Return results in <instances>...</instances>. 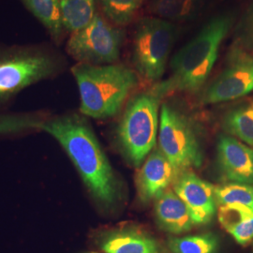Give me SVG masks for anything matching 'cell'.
<instances>
[{
	"label": "cell",
	"instance_id": "9c48e42d",
	"mask_svg": "<svg viewBox=\"0 0 253 253\" xmlns=\"http://www.w3.org/2000/svg\"><path fill=\"white\" fill-rule=\"evenodd\" d=\"M253 91V55L235 49L225 70L202 96L203 104H214L242 98Z\"/></svg>",
	"mask_w": 253,
	"mask_h": 253
},
{
	"label": "cell",
	"instance_id": "e0dca14e",
	"mask_svg": "<svg viewBox=\"0 0 253 253\" xmlns=\"http://www.w3.org/2000/svg\"><path fill=\"white\" fill-rule=\"evenodd\" d=\"M64 29L75 33L87 27L97 15L96 0H59Z\"/></svg>",
	"mask_w": 253,
	"mask_h": 253
},
{
	"label": "cell",
	"instance_id": "8fae6325",
	"mask_svg": "<svg viewBox=\"0 0 253 253\" xmlns=\"http://www.w3.org/2000/svg\"><path fill=\"white\" fill-rule=\"evenodd\" d=\"M217 166L228 182L253 185V149L234 137L219 136Z\"/></svg>",
	"mask_w": 253,
	"mask_h": 253
},
{
	"label": "cell",
	"instance_id": "4fadbf2b",
	"mask_svg": "<svg viewBox=\"0 0 253 253\" xmlns=\"http://www.w3.org/2000/svg\"><path fill=\"white\" fill-rule=\"evenodd\" d=\"M95 244L102 253H161L158 241L133 227H117L98 232Z\"/></svg>",
	"mask_w": 253,
	"mask_h": 253
},
{
	"label": "cell",
	"instance_id": "ba28073f",
	"mask_svg": "<svg viewBox=\"0 0 253 253\" xmlns=\"http://www.w3.org/2000/svg\"><path fill=\"white\" fill-rule=\"evenodd\" d=\"M122 32L96 15L87 27L75 33L67 43V52L78 63L107 65L118 61Z\"/></svg>",
	"mask_w": 253,
	"mask_h": 253
},
{
	"label": "cell",
	"instance_id": "ffe728a7",
	"mask_svg": "<svg viewBox=\"0 0 253 253\" xmlns=\"http://www.w3.org/2000/svg\"><path fill=\"white\" fill-rule=\"evenodd\" d=\"M201 0H155L150 10L166 20H184L196 13Z\"/></svg>",
	"mask_w": 253,
	"mask_h": 253
},
{
	"label": "cell",
	"instance_id": "8992f818",
	"mask_svg": "<svg viewBox=\"0 0 253 253\" xmlns=\"http://www.w3.org/2000/svg\"><path fill=\"white\" fill-rule=\"evenodd\" d=\"M159 148L180 174L199 168L203 154L195 126L179 110L164 103L161 110Z\"/></svg>",
	"mask_w": 253,
	"mask_h": 253
},
{
	"label": "cell",
	"instance_id": "3957f363",
	"mask_svg": "<svg viewBox=\"0 0 253 253\" xmlns=\"http://www.w3.org/2000/svg\"><path fill=\"white\" fill-rule=\"evenodd\" d=\"M80 95V113L86 118H114L123 107L138 78L121 64L77 63L72 68Z\"/></svg>",
	"mask_w": 253,
	"mask_h": 253
},
{
	"label": "cell",
	"instance_id": "cb8c5ba5",
	"mask_svg": "<svg viewBox=\"0 0 253 253\" xmlns=\"http://www.w3.org/2000/svg\"><path fill=\"white\" fill-rule=\"evenodd\" d=\"M96 253V252H88V253Z\"/></svg>",
	"mask_w": 253,
	"mask_h": 253
},
{
	"label": "cell",
	"instance_id": "44dd1931",
	"mask_svg": "<svg viewBox=\"0 0 253 253\" xmlns=\"http://www.w3.org/2000/svg\"><path fill=\"white\" fill-rule=\"evenodd\" d=\"M215 196L219 206L240 205L253 210V185L228 182L215 187Z\"/></svg>",
	"mask_w": 253,
	"mask_h": 253
},
{
	"label": "cell",
	"instance_id": "30bf717a",
	"mask_svg": "<svg viewBox=\"0 0 253 253\" xmlns=\"http://www.w3.org/2000/svg\"><path fill=\"white\" fill-rule=\"evenodd\" d=\"M173 191L190 211L195 225L210 222L217 211L215 187L190 171L181 172L173 183Z\"/></svg>",
	"mask_w": 253,
	"mask_h": 253
},
{
	"label": "cell",
	"instance_id": "ac0fdd59",
	"mask_svg": "<svg viewBox=\"0 0 253 253\" xmlns=\"http://www.w3.org/2000/svg\"><path fill=\"white\" fill-rule=\"evenodd\" d=\"M222 126L227 133L236 136L253 147V101L228 112L223 118Z\"/></svg>",
	"mask_w": 253,
	"mask_h": 253
},
{
	"label": "cell",
	"instance_id": "d6986e66",
	"mask_svg": "<svg viewBox=\"0 0 253 253\" xmlns=\"http://www.w3.org/2000/svg\"><path fill=\"white\" fill-rule=\"evenodd\" d=\"M168 247L172 253H217L218 238L212 233L172 237Z\"/></svg>",
	"mask_w": 253,
	"mask_h": 253
},
{
	"label": "cell",
	"instance_id": "9a60e30c",
	"mask_svg": "<svg viewBox=\"0 0 253 253\" xmlns=\"http://www.w3.org/2000/svg\"><path fill=\"white\" fill-rule=\"evenodd\" d=\"M218 221L241 246L253 243V210L240 205L220 206Z\"/></svg>",
	"mask_w": 253,
	"mask_h": 253
},
{
	"label": "cell",
	"instance_id": "7402d4cb",
	"mask_svg": "<svg viewBox=\"0 0 253 253\" xmlns=\"http://www.w3.org/2000/svg\"><path fill=\"white\" fill-rule=\"evenodd\" d=\"M103 12L118 26L128 24L134 15L140 0H100Z\"/></svg>",
	"mask_w": 253,
	"mask_h": 253
},
{
	"label": "cell",
	"instance_id": "7a4b0ae2",
	"mask_svg": "<svg viewBox=\"0 0 253 253\" xmlns=\"http://www.w3.org/2000/svg\"><path fill=\"white\" fill-rule=\"evenodd\" d=\"M233 18L221 15L209 21L187 45L173 56L171 76L152 89L161 99L175 91L194 93L208 80L219 47L232 27Z\"/></svg>",
	"mask_w": 253,
	"mask_h": 253
},
{
	"label": "cell",
	"instance_id": "6da1fadb",
	"mask_svg": "<svg viewBox=\"0 0 253 253\" xmlns=\"http://www.w3.org/2000/svg\"><path fill=\"white\" fill-rule=\"evenodd\" d=\"M41 128L62 147L96 207L113 213L122 200L121 183L84 116L48 115Z\"/></svg>",
	"mask_w": 253,
	"mask_h": 253
},
{
	"label": "cell",
	"instance_id": "5bb4252c",
	"mask_svg": "<svg viewBox=\"0 0 253 253\" xmlns=\"http://www.w3.org/2000/svg\"><path fill=\"white\" fill-rule=\"evenodd\" d=\"M155 216L159 227L172 235L190 232L195 225L189 209L172 190L155 200Z\"/></svg>",
	"mask_w": 253,
	"mask_h": 253
},
{
	"label": "cell",
	"instance_id": "603a6c76",
	"mask_svg": "<svg viewBox=\"0 0 253 253\" xmlns=\"http://www.w3.org/2000/svg\"><path fill=\"white\" fill-rule=\"evenodd\" d=\"M249 29H250L251 35H252L253 39V8L252 11H251V15H250V19H249Z\"/></svg>",
	"mask_w": 253,
	"mask_h": 253
},
{
	"label": "cell",
	"instance_id": "2e32d148",
	"mask_svg": "<svg viewBox=\"0 0 253 253\" xmlns=\"http://www.w3.org/2000/svg\"><path fill=\"white\" fill-rule=\"evenodd\" d=\"M33 16L45 27L54 41H59L64 29L59 0H20Z\"/></svg>",
	"mask_w": 253,
	"mask_h": 253
},
{
	"label": "cell",
	"instance_id": "7c38bea8",
	"mask_svg": "<svg viewBox=\"0 0 253 253\" xmlns=\"http://www.w3.org/2000/svg\"><path fill=\"white\" fill-rule=\"evenodd\" d=\"M175 170L160 148H156L145 159L138 172L136 185L143 202L158 199L178 177Z\"/></svg>",
	"mask_w": 253,
	"mask_h": 253
},
{
	"label": "cell",
	"instance_id": "5b68a950",
	"mask_svg": "<svg viewBox=\"0 0 253 253\" xmlns=\"http://www.w3.org/2000/svg\"><path fill=\"white\" fill-rule=\"evenodd\" d=\"M160 100L152 91L136 95L127 102L118 123L116 136L119 149L137 167L156 145Z\"/></svg>",
	"mask_w": 253,
	"mask_h": 253
},
{
	"label": "cell",
	"instance_id": "277c9868",
	"mask_svg": "<svg viewBox=\"0 0 253 253\" xmlns=\"http://www.w3.org/2000/svg\"><path fill=\"white\" fill-rule=\"evenodd\" d=\"M60 54L43 45L0 48V110L27 87L62 73Z\"/></svg>",
	"mask_w": 253,
	"mask_h": 253
},
{
	"label": "cell",
	"instance_id": "52a82bcc",
	"mask_svg": "<svg viewBox=\"0 0 253 253\" xmlns=\"http://www.w3.org/2000/svg\"><path fill=\"white\" fill-rule=\"evenodd\" d=\"M175 38V28L161 18L141 19L136 27L132 59L145 79L156 82L163 77Z\"/></svg>",
	"mask_w": 253,
	"mask_h": 253
}]
</instances>
